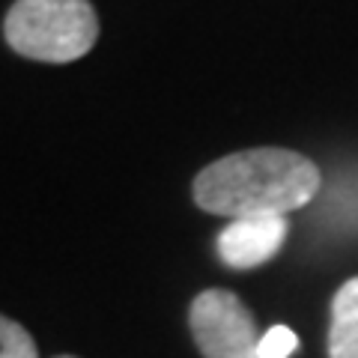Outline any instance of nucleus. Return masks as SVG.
<instances>
[{
  "label": "nucleus",
  "mask_w": 358,
  "mask_h": 358,
  "mask_svg": "<svg viewBox=\"0 0 358 358\" xmlns=\"http://www.w3.org/2000/svg\"><path fill=\"white\" fill-rule=\"evenodd\" d=\"M289 224L284 215L230 221L218 236V254L230 268H254L281 251Z\"/></svg>",
  "instance_id": "20e7f679"
},
{
  "label": "nucleus",
  "mask_w": 358,
  "mask_h": 358,
  "mask_svg": "<svg viewBox=\"0 0 358 358\" xmlns=\"http://www.w3.org/2000/svg\"><path fill=\"white\" fill-rule=\"evenodd\" d=\"M296 346H299V338L293 329L272 326L260 338V343H257V358H289L296 352Z\"/></svg>",
  "instance_id": "0eeeda50"
},
{
  "label": "nucleus",
  "mask_w": 358,
  "mask_h": 358,
  "mask_svg": "<svg viewBox=\"0 0 358 358\" xmlns=\"http://www.w3.org/2000/svg\"><path fill=\"white\" fill-rule=\"evenodd\" d=\"M0 358H39L30 331L0 313Z\"/></svg>",
  "instance_id": "423d86ee"
},
{
  "label": "nucleus",
  "mask_w": 358,
  "mask_h": 358,
  "mask_svg": "<svg viewBox=\"0 0 358 358\" xmlns=\"http://www.w3.org/2000/svg\"><path fill=\"white\" fill-rule=\"evenodd\" d=\"M197 350L203 358H257V322L245 301L230 289H206L188 310Z\"/></svg>",
  "instance_id": "7ed1b4c3"
},
{
  "label": "nucleus",
  "mask_w": 358,
  "mask_h": 358,
  "mask_svg": "<svg viewBox=\"0 0 358 358\" xmlns=\"http://www.w3.org/2000/svg\"><path fill=\"white\" fill-rule=\"evenodd\" d=\"M331 358H358V278H350L331 299Z\"/></svg>",
  "instance_id": "39448f33"
},
{
  "label": "nucleus",
  "mask_w": 358,
  "mask_h": 358,
  "mask_svg": "<svg viewBox=\"0 0 358 358\" xmlns=\"http://www.w3.org/2000/svg\"><path fill=\"white\" fill-rule=\"evenodd\" d=\"M3 36L27 60L72 63L96 45L99 15L90 0H15Z\"/></svg>",
  "instance_id": "f03ea898"
},
{
  "label": "nucleus",
  "mask_w": 358,
  "mask_h": 358,
  "mask_svg": "<svg viewBox=\"0 0 358 358\" xmlns=\"http://www.w3.org/2000/svg\"><path fill=\"white\" fill-rule=\"evenodd\" d=\"M322 173L308 155L257 147L230 152L206 164L194 179V203L209 215L268 218L308 206L320 192Z\"/></svg>",
  "instance_id": "f257e3e1"
},
{
  "label": "nucleus",
  "mask_w": 358,
  "mask_h": 358,
  "mask_svg": "<svg viewBox=\"0 0 358 358\" xmlns=\"http://www.w3.org/2000/svg\"><path fill=\"white\" fill-rule=\"evenodd\" d=\"M57 358H75V355H57Z\"/></svg>",
  "instance_id": "6e6552de"
}]
</instances>
